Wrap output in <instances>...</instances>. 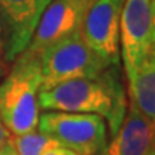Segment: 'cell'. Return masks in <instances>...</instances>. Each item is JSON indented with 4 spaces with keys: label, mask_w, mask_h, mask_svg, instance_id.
<instances>
[{
    "label": "cell",
    "mask_w": 155,
    "mask_h": 155,
    "mask_svg": "<svg viewBox=\"0 0 155 155\" xmlns=\"http://www.w3.org/2000/svg\"><path fill=\"white\" fill-rule=\"evenodd\" d=\"M39 108L45 111L95 114L108 121L115 135L127 114L125 92L118 66H111L96 78L72 79L39 92Z\"/></svg>",
    "instance_id": "1"
},
{
    "label": "cell",
    "mask_w": 155,
    "mask_h": 155,
    "mask_svg": "<svg viewBox=\"0 0 155 155\" xmlns=\"http://www.w3.org/2000/svg\"><path fill=\"white\" fill-rule=\"evenodd\" d=\"M42 72L39 56L23 50L0 83V118L13 135L33 132L39 124Z\"/></svg>",
    "instance_id": "2"
},
{
    "label": "cell",
    "mask_w": 155,
    "mask_h": 155,
    "mask_svg": "<svg viewBox=\"0 0 155 155\" xmlns=\"http://www.w3.org/2000/svg\"><path fill=\"white\" fill-rule=\"evenodd\" d=\"M39 61L42 72L40 91H48L72 79L96 78L111 68L89 48L81 30L46 48L39 55Z\"/></svg>",
    "instance_id": "3"
},
{
    "label": "cell",
    "mask_w": 155,
    "mask_h": 155,
    "mask_svg": "<svg viewBox=\"0 0 155 155\" xmlns=\"http://www.w3.org/2000/svg\"><path fill=\"white\" fill-rule=\"evenodd\" d=\"M38 129L78 155H99L108 145L105 119L95 114L45 111Z\"/></svg>",
    "instance_id": "4"
},
{
    "label": "cell",
    "mask_w": 155,
    "mask_h": 155,
    "mask_svg": "<svg viewBox=\"0 0 155 155\" xmlns=\"http://www.w3.org/2000/svg\"><path fill=\"white\" fill-rule=\"evenodd\" d=\"M125 0H91L82 23V36L98 56L119 65V26Z\"/></svg>",
    "instance_id": "5"
},
{
    "label": "cell",
    "mask_w": 155,
    "mask_h": 155,
    "mask_svg": "<svg viewBox=\"0 0 155 155\" xmlns=\"http://www.w3.org/2000/svg\"><path fill=\"white\" fill-rule=\"evenodd\" d=\"M119 56L127 76L139 66L152 48L151 0H125L119 26Z\"/></svg>",
    "instance_id": "6"
},
{
    "label": "cell",
    "mask_w": 155,
    "mask_h": 155,
    "mask_svg": "<svg viewBox=\"0 0 155 155\" xmlns=\"http://www.w3.org/2000/svg\"><path fill=\"white\" fill-rule=\"evenodd\" d=\"M91 0H52L46 6L26 52L39 56L50 45L82 29Z\"/></svg>",
    "instance_id": "7"
},
{
    "label": "cell",
    "mask_w": 155,
    "mask_h": 155,
    "mask_svg": "<svg viewBox=\"0 0 155 155\" xmlns=\"http://www.w3.org/2000/svg\"><path fill=\"white\" fill-rule=\"evenodd\" d=\"M52 0H0V10L9 26L6 62L15 61L32 40L35 29L46 6Z\"/></svg>",
    "instance_id": "8"
},
{
    "label": "cell",
    "mask_w": 155,
    "mask_h": 155,
    "mask_svg": "<svg viewBox=\"0 0 155 155\" xmlns=\"http://www.w3.org/2000/svg\"><path fill=\"white\" fill-rule=\"evenodd\" d=\"M155 152V124L129 106L119 129L106 145L105 155H151Z\"/></svg>",
    "instance_id": "9"
},
{
    "label": "cell",
    "mask_w": 155,
    "mask_h": 155,
    "mask_svg": "<svg viewBox=\"0 0 155 155\" xmlns=\"http://www.w3.org/2000/svg\"><path fill=\"white\" fill-rule=\"evenodd\" d=\"M127 78L131 106L155 124V45Z\"/></svg>",
    "instance_id": "10"
},
{
    "label": "cell",
    "mask_w": 155,
    "mask_h": 155,
    "mask_svg": "<svg viewBox=\"0 0 155 155\" xmlns=\"http://www.w3.org/2000/svg\"><path fill=\"white\" fill-rule=\"evenodd\" d=\"M12 142L17 155H42L48 147L55 144L53 139L38 131L23 135H13Z\"/></svg>",
    "instance_id": "11"
},
{
    "label": "cell",
    "mask_w": 155,
    "mask_h": 155,
    "mask_svg": "<svg viewBox=\"0 0 155 155\" xmlns=\"http://www.w3.org/2000/svg\"><path fill=\"white\" fill-rule=\"evenodd\" d=\"M7 42H9V26L5 19V15L0 10V52L5 53Z\"/></svg>",
    "instance_id": "12"
},
{
    "label": "cell",
    "mask_w": 155,
    "mask_h": 155,
    "mask_svg": "<svg viewBox=\"0 0 155 155\" xmlns=\"http://www.w3.org/2000/svg\"><path fill=\"white\" fill-rule=\"evenodd\" d=\"M42 155H78V154H75L73 151L68 150L65 147L59 145L58 142H55L53 145L48 147V148L42 152Z\"/></svg>",
    "instance_id": "13"
},
{
    "label": "cell",
    "mask_w": 155,
    "mask_h": 155,
    "mask_svg": "<svg viewBox=\"0 0 155 155\" xmlns=\"http://www.w3.org/2000/svg\"><path fill=\"white\" fill-rule=\"evenodd\" d=\"M10 132H9V129L5 127V124H3V121H2V118H0V152L5 150V147L9 142H10Z\"/></svg>",
    "instance_id": "14"
},
{
    "label": "cell",
    "mask_w": 155,
    "mask_h": 155,
    "mask_svg": "<svg viewBox=\"0 0 155 155\" xmlns=\"http://www.w3.org/2000/svg\"><path fill=\"white\" fill-rule=\"evenodd\" d=\"M151 29H152V43L155 45V0H151Z\"/></svg>",
    "instance_id": "15"
},
{
    "label": "cell",
    "mask_w": 155,
    "mask_h": 155,
    "mask_svg": "<svg viewBox=\"0 0 155 155\" xmlns=\"http://www.w3.org/2000/svg\"><path fill=\"white\" fill-rule=\"evenodd\" d=\"M0 155H17L16 151H15V147H13V142H12V139H10V142H9V144L5 147V150L0 152Z\"/></svg>",
    "instance_id": "16"
},
{
    "label": "cell",
    "mask_w": 155,
    "mask_h": 155,
    "mask_svg": "<svg viewBox=\"0 0 155 155\" xmlns=\"http://www.w3.org/2000/svg\"><path fill=\"white\" fill-rule=\"evenodd\" d=\"M5 63H6L5 53H3V52H0V76H2L3 72H5Z\"/></svg>",
    "instance_id": "17"
},
{
    "label": "cell",
    "mask_w": 155,
    "mask_h": 155,
    "mask_svg": "<svg viewBox=\"0 0 155 155\" xmlns=\"http://www.w3.org/2000/svg\"><path fill=\"white\" fill-rule=\"evenodd\" d=\"M99 155H105V154H104V151H102V152H101V154Z\"/></svg>",
    "instance_id": "18"
},
{
    "label": "cell",
    "mask_w": 155,
    "mask_h": 155,
    "mask_svg": "<svg viewBox=\"0 0 155 155\" xmlns=\"http://www.w3.org/2000/svg\"><path fill=\"white\" fill-rule=\"evenodd\" d=\"M151 155H155V152H154V154H151Z\"/></svg>",
    "instance_id": "19"
}]
</instances>
